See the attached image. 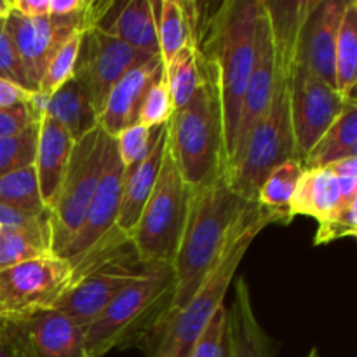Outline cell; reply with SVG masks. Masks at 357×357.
<instances>
[{
	"instance_id": "cell-41",
	"label": "cell",
	"mask_w": 357,
	"mask_h": 357,
	"mask_svg": "<svg viewBox=\"0 0 357 357\" xmlns=\"http://www.w3.org/2000/svg\"><path fill=\"white\" fill-rule=\"evenodd\" d=\"M9 9L23 17L49 16V0H9Z\"/></svg>"
},
{
	"instance_id": "cell-21",
	"label": "cell",
	"mask_w": 357,
	"mask_h": 357,
	"mask_svg": "<svg viewBox=\"0 0 357 357\" xmlns=\"http://www.w3.org/2000/svg\"><path fill=\"white\" fill-rule=\"evenodd\" d=\"M152 9L160 59L166 65L181 47L195 42L201 20V6L197 2L183 0H160L152 2Z\"/></svg>"
},
{
	"instance_id": "cell-7",
	"label": "cell",
	"mask_w": 357,
	"mask_h": 357,
	"mask_svg": "<svg viewBox=\"0 0 357 357\" xmlns=\"http://www.w3.org/2000/svg\"><path fill=\"white\" fill-rule=\"evenodd\" d=\"M190 192L167 142L155 187L131 234L136 255L149 267H171L187 222Z\"/></svg>"
},
{
	"instance_id": "cell-18",
	"label": "cell",
	"mask_w": 357,
	"mask_h": 357,
	"mask_svg": "<svg viewBox=\"0 0 357 357\" xmlns=\"http://www.w3.org/2000/svg\"><path fill=\"white\" fill-rule=\"evenodd\" d=\"M167 146V124L160 126L159 135H157L155 143L149 155L142 162L135 166L124 167V181H122L121 192V206H119L117 227L119 232L131 237L136 223H138L139 215L155 187L157 176H159L160 166H162L164 153Z\"/></svg>"
},
{
	"instance_id": "cell-43",
	"label": "cell",
	"mask_w": 357,
	"mask_h": 357,
	"mask_svg": "<svg viewBox=\"0 0 357 357\" xmlns=\"http://www.w3.org/2000/svg\"><path fill=\"white\" fill-rule=\"evenodd\" d=\"M335 178L340 176H357V157H349V159H342L338 162L326 166Z\"/></svg>"
},
{
	"instance_id": "cell-23",
	"label": "cell",
	"mask_w": 357,
	"mask_h": 357,
	"mask_svg": "<svg viewBox=\"0 0 357 357\" xmlns=\"http://www.w3.org/2000/svg\"><path fill=\"white\" fill-rule=\"evenodd\" d=\"M342 202L345 201L342 199L338 181L328 167L303 169L289 202V215L291 218L298 215L312 216L317 222H323L340 208Z\"/></svg>"
},
{
	"instance_id": "cell-42",
	"label": "cell",
	"mask_w": 357,
	"mask_h": 357,
	"mask_svg": "<svg viewBox=\"0 0 357 357\" xmlns=\"http://www.w3.org/2000/svg\"><path fill=\"white\" fill-rule=\"evenodd\" d=\"M87 3V0H49V16H75L86 10Z\"/></svg>"
},
{
	"instance_id": "cell-6",
	"label": "cell",
	"mask_w": 357,
	"mask_h": 357,
	"mask_svg": "<svg viewBox=\"0 0 357 357\" xmlns=\"http://www.w3.org/2000/svg\"><path fill=\"white\" fill-rule=\"evenodd\" d=\"M174 275L171 267L142 275L84 328L86 357H103L115 347L139 345L153 324L173 303Z\"/></svg>"
},
{
	"instance_id": "cell-16",
	"label": "cell",
	"mask_w": 357,
	"mask_h": 357,
	"mask_svg": "<svg viewBox=\"0 0 357 357\" xmlns=\"http://www.w3.org/2000/svg\"><path fill=\"white\" fill-rule=\"evenodd\" d=\"M124 171V166L119 159L117 149H115V139L112 138L110 145H108L107 160H105V169L101 173L100 183L94 192L89 209L86 213V218H84L75 237L56 257L73 260V258L80 257L87 250H91L94 244L100 243L107 234H110L115 229L119 206H121Z\"/></svg>"
},
{
	"instance_id": "cell-28",
	"label": "cell",
	"mask_w": 357,
	"mask_h": 357,
	"mask_svg": "<svg viewBox=\"0 0 357 357\" xmlns=\"http://www.w3.org/2000/svg\"><path fill=\"white\" fill-rule=\"evenodd\" d=\"M303 173V166L298 159H289L278 164L268 171L258 190L257 202L267 209L289 215V202L295 195L296 185ZM291 218V215H289ZM293 220V218H291Z\"/></svg>"
},
{
	"instance_id": "cell-20",
	"label": "cell",
	"mask_w": 357,
	"mask_h": 357,
	"mask_svg": "<svg viewBox=\"0 0 357 357\" xmlns=\"http://www.w3.org/2000/svg\"><path fill=\"white\" fill-rule=\"evenodd\" d=\"M230 357H275L274 344L265 333L251 303L250 286L246 279L234 282L232 307L227 309Z\"/></svg>"
},
{
	"instance_id": "cell-15",
	"label": "cell",
	"mask_w": 357,
	"mask_h": 357,
	"mask_svg": "<svg viewBox=\"0 0 357 357\" xmlns=\"http://www.w3.org/2000/svg\"><path fill=\"white\" fill-rule=\"evenodd\" d=\"M349 0H303L298 54L307 66L335 89V47Z\"/></svg>"
},
{
	"instance_id": "cell-39",
	"label": "cell",
	"mask_w": 357,
	"mask_h": 357,
	"mask_svg": "<svg viewBox=\"0 0 357 357\" xmlns=\"http://www.w3.org/2000/svg\"><path fill=\"white\" fill-rule=\"evenodd\" d=\"M38 117L26 103H17L13 107L0 108V138L17 135L30 126L37 124Z\"/></svg>"
},
{
	"instance_id": "cell-27",
	"label": "cell",
	"mask_w": 357,
	"mask_h": 357,
	"mask_svg": "<svg viewBox=\"0 0 357 357\" xmlns=\"http://www.w3.org/2000/svg\"><path fill=\"white\" fill-rule=\"evenodd\" d=\"M164 73H166L167 89H169L173 107L174 110H178L190 101L201 84V66H199L195 42L181 47L164 65Z\"/></svg>"
},
{
	"instance_id": "cell-4",
	"label": "cell",
	"mask_w": 357,
	"mask_h": 357,
	"mask_svg": "<svg viewBox=\"0 0 357 357\" xmlns=\"http://www.w3.org/2000/svg\"><path fill=\"white\" fill-rule=\"evenodd\" d=\"M260 0H227L208 20H199L195 49L211 63L218 79L223 112L227 166L232 155L243 98L255 58Z\"/></svg>"
},
{
	"instance_id": "cell-25",
	"label": "cell",
	"mask_w": 357,
	"mask_h": 357,
	"mask_svg": "<svg viewBox=\"0 0 357 357\" xmlns=\"http://www.w3.org/2000/svg\"><path fill=\"white\" fill-rule=\"evenodd\" d=\"M100 26L117 35L126 44L138 51L160 56L152 0H129V2L122 3L115 20L108 24H100Z\"/></svg>"
},
{
	"instance_id": "cell-36",
	"label": "cell",
	"mask_w": 357,
	"mask_h": 357,
	"mask_svg": "<svg viewBox=\"0 0 357 357\" xmlns=\"http://www.w3.org/2000/svg\"><path fill=\"white\" fill-rule=\"evenodd\" d=\"M357 199L352 201L342 202L340 208L319 222L317 227L316 237H314V244L316 246H323V244H330L333 241L345 239V237H356L357 234Z\"/></svg>"
},
{
	"instance_id": "cell-38",
	"label": "cell",
	"mask_w": 357,
	"mask_h": 357,
	"mask_svg": "<svg viewBox=\"0 0 357 357\" xmlns=\"http://www.w3.org/2000/svg\"><path fill=\"white\" fill-rule=\"evenodd\" d=\"M49 215L51 211H45L42 215H26L9 206L0 204V227L10 230H31V232L49 234Z\"/></svg>"
},
{
	"instance_id": "cell-40",
	"label": "cell",
	"mask_w": 357,
	"mask_h": 357,
	"mask_svg": "<svg viewBox=\"0 0 357 357\" xmlns=\"http://www.w3.org/2000/svg\"><path fill=\"white\" fill-rule=\"evenodd\" d=\"M30 94L31 91L23 89L17 84L0 77V108L13 107V105L17 103H26L30 100Z\"/></svg>"
},
{
	"instance_id": "cell-30",
	"label": "cell",
	"mask_w": 357,
	"mask_h": 357,
	"mask_svg": "<svg viewBox=\"0 0 357 357\" xmlns=\"http://www.w3.org/2000/svg\"><path fill=\"white\" fill-rule=\"evenodd\" d=\"M52 255L51 236L31 230L3 229L0 236V271Z\"/></svg>"
},
{
	"instance_id": "cell-3",
	"label": "cell",
	"mask_w": 357,
	"mask_h": 357,
	"mask_svg": "<svg viewBox=\"0 0 357 357\" xmlns=\"http://www.w3.org/2000/svg\"><path fill=\"white\" fill-rule=\"evenodd\" d=\"M255 202L230 188L227 169L206 185L192 188L187 222L171 271L174 295L171 307L180 309L195 295L225 250L237 222Z\"/></svg>"
},
{
	"instance_id": "cell-37",
	"label": "cell",
	"mask_w": 357,
	"mask_h": 357,
	"mask_svg": "<svg viewBox=\"0 0 357 357\" xmlns=\"http://www.w3.org/2000/svg\"><path fill=\"white\" fill-rule=\"evenodd\" d=\"M3 17L0 20V77L17 84L23 89L31 91L26 72H24V66L20 59V54H17L16 47H14L13 40H10L9 33L6 30Z\"/></svg>"
},
{
	"instance_id": "cell-10",
	"label": "cell",
	"mask_w": 357,
	"mask_h": 357,
	"mask_svg": "<svg viewBox=\"0 0 357 357\" xmlns=\"http://www.w3.org/2000/svg\"><path fill=\"white\" fill-rule=\"evenodd\" d=\"M72 282V264L56 255L0 271V316H26L54 309Z\"/></svg>"
},
{
	"instance_id": "cell-1",
	"label": "cell",
	"mask_w": 357,
	"mask_h": 357,
	"mask_svg": "<svg viewBox=\"0 0 357 357\" xmlns=\"http://www.w3.org/2000/svg\"><path fill=\"white\" fill-rule=\"evenodd\" d=\"M265 3L274 26V89L264 115L248 135L239 155L227 167V181L230 188L251 202H257L258 190L272 167L284 160L298 159L295 136H293L289 87H291L293 65L298 52L303 0L296 2L265 0Z\"/></svg>"
},
{
	"instance_id": "cell-14",
	"label": "cell",
	"mask_w": 357,
	"mask_h": 357,
	"mask_svg": "<svg viewBox=\"0 0 357 357\" xmlns=\"http://www.w3.org/2000/svg\"><path fill=\"white\" fill-rule=\"evenodd\" d=\"M274 72H275V44H274V26L272 17L267 9L265 0H260L257 20V37H255V58L251 66L250 79H248L246 93L243 98L239 126H237L236 138H234L232 155L229 159V166L239 155L241 149L246 143L248 135L255 128L260 117L264 115L268 101H271L272 89H274ZM227 166V167H229Z\"/></svg>"
},
{
	"instance_id": "cell-9",
	"label": "cell",
	"mask_w": 357,
	"mask_h": 357,
	"mask_svg": "<svg viewBox=\"0 0 357 357\" xmlns=\"http://www.w3.org/2000/svg\"><path fill=\"white\" fill-rule=\"evenodd\" d=\"M114 6V2H89L84 13L68 17H23L7 10L3 17L6 30L20 54L31 91L38 89L45 66L56 51L77 31H87L103 23Z\"/></svg>"
},
{
	"instance_id": "cell-11",
	"label": "cell",
	"mask_w": 357,
	"mask_h": 357,
	"mask_svg": "<svg viewBox=\"0 0 357 357\" xmlns=\"http://www.w3.org/2000/svg\"><path fill=\"white\" fill-rule=\"evenodd\" d=\"M152 58V54L131 47L117 35L110 33L98 24L84 33L79 59H77L75 77L82 80L91 103L100 115L112 87L129 70L143 65Z\"/></svg>"
},
{
	"instance_id": "cell-5",
	"label": "cell",
	"mask_w": 357,
	"mask_h": 357,
	"mask_svg": "<svg viewBox=\"0 0 357 357\" xmlns=\"http://www.w3.org/2000/svg\"><path fill=\"white\" fill-rule=\"evenodd\" d=\"M199 56V52H197ZM201 84L185 107L167 122V142L190 188H197L227 169L223 112L218 79L211 63L199 56Z\"/></svg>"
},
{
	"instance_id": "cell-46",
	"label": "cell",
	"mask_w": 357,
	"mask_h": 357,
	"mask_svg": "<svg viewBox=\"0 0 357 357\" xmlns=\"http://www.w3.org/2000/svg\"><path fill=\"white\" fill-rule=\"evenodd\" d=\"M307 357H319V351H317V349H316V347H314V349H312V351H310V352H309V356H307Z\"/></svg>"
},
{
	"instance_id": "cell-2",
	"label": "cell",
	"mask_w": 357,
	"mask_h": 357,
	"mask_svg": "<svg viewBox=\"0 0 357 357\" xmlns=\"http://www.w3.org/2000/svg\"><path fill=\"white\" fill-rule=\"evenodd\" d=\"M289 222L291 218L286 213L267 209L258 202L251 204L195 295L180 309L169 307L143 338L139 347L145 357H190L197 338L216 310L223 307L227 291L255 237L272 223Z\"/></svg>"
},
{
	"instance_id": "cell-31",
	"label": "cell",
	"mask_w": 357,
	"mask_h": 357,
	"mask_svg": "<svg viewBox=\"0 0 357 357\" xmlns=\"http://www.w3.org/2000/svg\"><path fill=\"white\" fill-rule=\"evenodd\" d=\"M86 31H77L73 33L61 47L56 51L49 65L45 66L44 75H42L40 82H38V89L44 94H52L56 89L72 80L75 77L77 59H79L80 45H82V38Z\"/></svg>"
},
{
	"instance_id": "cell-32",
	"label": "cell",
	"mask_w": 357,
	"mask_h": 357,
	"mask_svg": "<svg viewBox=\"0 0 357 357\" xmlns=\"http://www.w3.org/2000/svg\"><path fill=\"white\" fill-rule=\"evenodd\" d=\"M37 139L38 122L17 135L0 138V176L33 166Z\"/></svg>"
},
{
	"instance_id": "cell-26",
	"label": "cell",
	"mask_w": 357,
	"mask_h": 357,
	"mask_svg": "<svg viewBox=\"0 0 357 357\" xmlns=\"http://www.w3.org/2000/svg\"><path fill=\"white\" fill-rule=\"evenodd\" d=\"M357 84V2L349 0L335 47V89L344 100H356Z\"/></svg>"
},
{
	"instance_id": "cell-12",
	"label": "cell",
	"mask_w": 357,
	"mask_h": 357,
	"mask_svg": "<svg viewBox=\"0 0 357 357\" xmlns=\"http://www.w3.org/2000/svg\"><path fill=\"white\" fill-rule=\"evenodd\" d=\"M347 103L349 101L319 79L296 52L289 87V105L296 157L300 162Z\"/></svg>"
},
{
	"instance_id": "cell-47",
	"label": "cell",
	"mask_w": 357,
	"mask_h": 357,
	"mask_svg": "<svg viewBox=\"0 0 357 357\" xmlns=\"http://www.w3.org/2000/svg\"><path fill=\"white\" fill-rule=\"evenodd\" d=\"M2 230H3V229H2V227H0V236H2Z\"/></svg>"
},
{
	"instance_id": "cell-8",
	"label": "cell",
	"mask_w": 357,
	"mask_h": 357,
	"mask_svg": "<svg viewBox=\"0 0 357 357\" xmlns=\"http://www.w3.org/2000/svg\"><path fill=\"white\" fill-rule=\"evenodd\" d=\"M110 136L100 128L77 139L49 215L51 251L59 255L75 237L105 169Z\"/></svg>"
},
{
	"instance_id": "cell-45",
	"label": "cell",
	"mask_w": 357,
	"mask_h": 357,
	"mask_svg": "<svg viewBox=\"0 0 357 357\" xmlns=\"http://www.w3.org/2000/svg\"><path fill=\"white\" fill-rule=\"evenodd\" d=\"M9 10V0H0V20L7 14Z\"/></svg>"
},
{
	"instance_id": "cell-34",
	"label": "cell",
	"mask_w": 357,
	"mask_h": 357,
	"mask_svg": "<svg viewBox=\"0 0 357 357\" xmlns=\"http://www.w3.org/2000/svg\"><path fill=\"white\" fill-rule=\"evenodd\" d=\"M160 128H145L142 124H135L124 129L119 136H115V149H117L119 159L122 166L128 167L142 162L155 143Z\"/></svg>"
},
{
	"instance_id": "cell-24",
	"label": "cell",
	"mask_w": 357,
	"mask_h": 357,
	"mask_svg": "<svg viewBox=\"0 0 357 357\" xmlns=\"http://www.w3.org/2000/svg\"><path fill=\"white\" fill-rule=\"evenodd\" d=\"M349 157H357V103L349 101L316 145L302 159L303 169H317Z\"/></svg>"
},
{
	"instance_id": "cell-33",
	"label": "cell",
	"mask_w": 357,
	"mask_h": 357,
	"mask_svg": "<svg viewBox=\"0 0 357 357\" xmlns=\"http://www.w3.org/2000/svg\"><path fill=\"white\" fill-rule=\"evenodd\" d=\"M173 112L174 107L173 101H171L169 89H167L166 73L162 70L159 77L152 82V86L149 87L145 98H143V103L139 107L138 114V124L150 129L160 128V126L169 122Z\"/></svg>"
},
{
	"instance_id": "cell-44",
	"label": "cell",
	"mask_w": 357,
	"mask_h": 357,
	"mask_svg": "<svg viewBox=\"0 0 357 357\" xmlns=\"http://www.w3.org/2000/svg\"><path fill=\"white\" fill-rule=\"evenodd\" d=\"M0 357H17L14 349L10 347V344L6 340L2 333H0Z\"/></svg>"
},
{
	"instance_id": "cell-22",
	"label": "cell",
	"mask_w": 357,
	"mask_h": 357,
	"mask_svg": "<svg viewBox=\"0 0 357 357\" xmlns=\"http://www.w3.org/2000/svg\"><path fill=\"white\" fill-rule=\"evenodd\" d=\"M44 115L61 124L70 132L73 142L100 128V115L94 110L86 86L79 77H73L49 94Z\"/></svg>"
},
{
	"instance_id": "cell-35",
	"label": "cell",
	"mask_w": 357,
	"mask_h": 357,
	"mask_svg": "<svg viewBox=\"0 0 357 357\" xmlns=\"http://www.w3.org/2000/svg\"><path fill=\"white\" fill-rule=\"evenodd\" d=\"M190 357H230L227 307H220L197 338Z\"/></svg>"
},
{
	"instance_id": "cell-17",
	"label": "cell",
	"mask_w": 357,
	"mask_h": 357,
	"mask_svg": "<svg viewBox=\"0 0 357 357\" xmlns=\"http://www.w3.org/2000/svg\"><path fill=\"white\" fill-rule=\"evenodd\" d=\"M164 70L160 56H153L143 65L129 70L108 93L103 112L100 114V129L110 138L121 135L124 129L138 124L139 107L146 91Z\"/></svg>"
},
{
	"instance_id": "cell-13",
	"label": "cell",
	"mask_w": 357,
	"mask_h": 357,
	"mask_svg": "<svg viewBox=\"0 0 357 357\" xmlns=\"http://www.w3.org/2000/svg\"><path fill=\"white\" fill-rule=\"evenodd\" d=\"M0 333L17 357H86L84 328L54 309L0 316Z\"/></svg>"
},
{
	"instance_id": "cell-29",
	"label": "cell",
	"mask_w": 357,
	"mask_h": 357,
	"mask_svg": "<svg viewBox=\"0 0 357 357\" xmlns=\"http://www.w3.org/2000/svg\"><path fill=\"white\" fill-rule=\"evenodd\" d=\"M0 204L26 215H42L49 211L40 197L33 166L0 176Z\"/></svg>"
},
{
	"instance_id": "cell-19",
	"label": "cell",
	"mask_w": 357,
	"mask_h": 357,
	"mask_svg": "<svg viewBox=\"0 0 357 357\" xmlns=\"http://www.w3.org/2000/svg\"><path fill=\"white\" fill-rule=\"evenodd\" d=\"M73 145L75 142L61 124H58L54 119L47 117V115H42L38 121L37 153H35L33 167L40 197L49 211L54 206Z\"/></svg>"
}]
</instances>
